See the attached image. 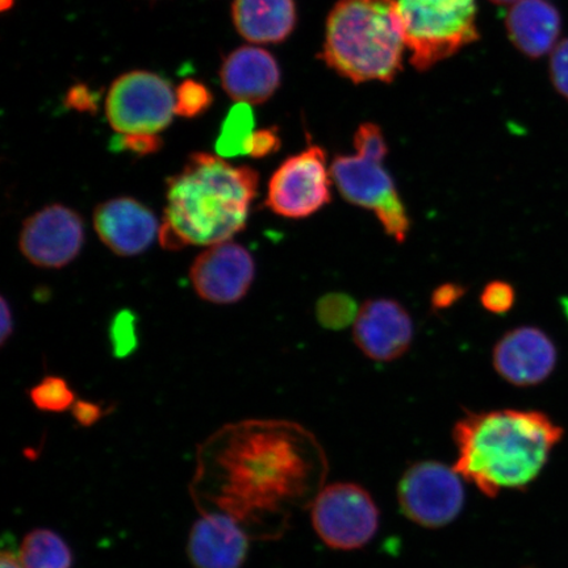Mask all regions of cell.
I'll use <instances>...</instances> for the list:
<instances>
[{"label": "cell", "instance_id": "6da1fadb", "mask_svg": "<svg viewBox=\"0 0 568 568\" xmlns=\"http://www.w3.org/2000/svg\"><path fill=\"white\" fill-rule=\"evenodd\" d=\"M326 458L302 425L284 420L226 424L197 447L190 483L199 514H223L251 539H275L297 509L324 488Z\"/></svg>", "mask_w": 568, "mask_h": 568}, {"label": "cell", "instance_id": "7a4b0ae2", "mask_svg": "<svg viewBox=\"0 0 568 568\" xmlns=\"http://www.w3.org/2000/svg\"><path fill=\"white\" fill-rule=\"evenodd\" d=\"M260 175L251 166H233L220 155L193 153L166 182L159 241L166 251L212 246L245 230L258 195Z\"/></svg>", "mask_w": 568, "mask_h": 568}, {"label": "cell", "instance_id": "3957f363", "mask_svg": "<svg viewBox=\"0 0 568 568\" xmlns=\"http://www.w3.org/2000/svg\"><path fill=\"white\" fill-rule=\"evenodd\" d=\"M564 430L537 410L470 414L454 426L457 473L483 495L527 488L544 470Z\"/></svg>", "mask_w": 568, "mask_h": 568}, {"label": "cell", "instance_id": "277c9868", "mask_svg": "<svg viewBox=\"0 0 568 568\" xmlns=\"http://www.w3.org/2000/svg\"><path fill=\"white\" fill-rule=\"evenodd\" d=\"M406 48L397 0H338L326 20L323 59L354 83L393 82Z\"/></svg>", "mask_w": 568, "mask_h": 568}, {"label": "cell", "instance_id": "5b68a950", "mask_svg": "<svg viewBox=\"0 0 568 568\" xmlns=\"http://www.w3.org/2000/svg\"><path fill=\"white\" fill-rule=\"evenodd\" d=\"M410 63L425 71L479 39L477 0H397Z\"/></svg>", "mask_w": 568, "mask_h": 568}, {"label": "cell", "instance_id": "8992f818", "mask_svg": "<svg viewBox=\"0 0 568 568\" xmlns=\"http://www.w3.org/2000/svg\"><path fill=\"white\" fill-rule=\"evenodd\" d=\"M331 174L346 202L373 211L396 243L406 241L410 230L408 212L382 159L362 153L337 155Z\"/></svg>", "mask_w": 568, "mask_h": 568}, {"label": "cell", "instance_id": "52a82bcc", "mask_svg": "<svg viewBox=\"0 0 568 568\" xmlns=\"http://www.w3.org/2000/svg\"><path fill=\"white\" fill-rule=\"evenodd\" d=\"M312 525L335 550H355L372 541L379 528V510L371 494L353 483L324 487L311 506Z\"/></svg>", "mask_w": 568, "mask_h": 568}, {"label": "cell", "instance_id": "ba28073f", "mask_svg": "<svg viewBox=\"0 0 568 568\" xmlns=\"http://www.w3.org/2000/svg\"><path fill=\"white\" fill-rule=\"evenodd\" d=\"M105 113L119 134H158L175 115L172 84L149 71H131L112 83Z\"/></svg>", "mask_w": 568, "mask_h": 568}, {"label": "cell", "instance_id": "9c48e42d", "mask_svg": "<svg viewBox=\"0 0 568 568\" xmlns=\"http://www.w3.org/2000/svg\"><path fill=\"white\" fill-rule=\"evenodd\" d=\"M456 468L439 462H420L399 483L402 513L424 528H443L462 513L465 487Z\"/></svg>", "mask_w": 568, "mask_h": 568}, {"label": "cell", "instance_id": "30bf717a", "mask_svg": "<svg viewBox=\"0 0 568 568\" xmlns=\"http://www.w3.org/2000/svg\"><path fill=\"white\" fill-rule=\"evenodd\" d=\"M332 174L320 146L291 155L268 182L266 207L282 217L305 219L332 201Z\"/></svg>", "mask_w": 568, "mask_h": 568}, {"label": "cell", "instance_id": "8fae6325", "mask_svg": "<svg viewBox=\"0 0 568 568\" xmlns=\"http://www.w3.org/2000/svg\"><path fill=\"white\" fill-rule=\"evenodd\" d=\"M84 244L83 220L67 205L52 204L33 213L21 229L19 247L31 264L61 268L81 253Z\"/></svg>", "mask_w": 568, "mask_h": 568}, {"label": "cell", "instance_id": "7c38bea8", "mask_svg": "<svg viewBox=\"0 0 568 568\" xmlns=\"http://www.w3.org/2000/svg\"><path fill=\"white\" fill-rule=\"evenodd\" d=\"M254 276L252 254L233 241L209 246L190 268L196 294L213 304H233L243 300Z\"/></svg>", "mask_w": 568, "mask_h": 568}, {"label": "cell", "instance_id": "4fadbf2b", "mask_svg": "<svg viewBox=\"0 0 568 568\" xmlns=\"http://www.w3.org/2000/svg\"><path fill=\"white\" fill-rule=\"evenodd\" d=\"M493 358L495 371L504 381L517 387H531L556 371L558 352L544 331L521 326L497 341Z\"/></svg>", "mask_w": 568, "mask_h": 568}, {"label": "cell", "instance_id": "5bb4252c", "mask_svg": "<svg viewBox=\"0 0 568 568\" xmlns=\"http://www.w3.org/2000/svg\"><path fill=\"white\" fill-rule=\"evenodd\" d=\"M414 323L406 308L393 300H373L359 308L353 337L366 357L389 362L400 358L414 339Z\"/></svg>", "mask_w": 568, "mask_h": 568}, {"label": "cell", "instance_id": "9a60e30c", "mask_svg": "<svg viewBox=\"0 0 568 568\" xmlns=\"http://www.w3.org/2000/svg\"><path fill=\"white\" fill-rule=\"evenodd\" d=\"M94 229L111 252L133 257L152 246L161 225L145 204L132 197H116L98 205Z\"/></svg>", "mask_w": 568, "mask_h": 568}, {"label": "cell", "instance_id": "2e32d148", "mask_svg": "<svg viewBox=\"0 0 568 568\" xmlns=\"http://www.w3.org/2000/svg\"><path fill=\"white\" fill-rule=\"evenodd\" d=\"M190 530L187 552L194 568H241L248 552L246 531L223 514H203Z\"/></svg>", "mask_w": 568, "mask_h": 568}, {"label": "cell", "instance_id": "e0dca14e", "mask_svg": "<svg viewBox=\"0 0 568 568\" xmlns=\"http://www.w3.org/2000/svg\"><path fill=\"white\" fill-rule=\"evenodd\" d=\"M223 88L233 101L260 104L278 90V62L265 49L243 47L233 51L220 70Z\"/></svg>", "mask_w": 568, "mask_h": 568}, {"label": "cell", "instance_id": "ac0fdd59", "mask_svg": "<svg viewBox=\"0 0 568 568\" xmlns=\"http://www.w3.org/2000/svg\"><path fill=\"white\" fill-rule=\"evenodd\" d=\"M510 41L529 59L551 53L562 31V18L549 0H518L506 19Z\"/></svg>", "mask_w": 568, "mask_h": 568}, {"label": "cell", "instance_id": "d6986e66", "mask_svg": "<svg viewBox=\"0 0 568 568\" xmlns=\"http://www.w3.org/2000/svg\"><path fill=\"white\" fill-rule=\"evenodd\" d=\"M234 27L243 38L257 44H278L294 32V0H234Z\"/></svg>", "mask_w": 568, "mask_h": 568}, {"label": "cell", "instance_id": "ffe728a7", "mask_svg": "<svg viewBox=\"0 0 568 568\" xmlns=\"http://www.w3.org/2000/svg\"><path fill=\"white\" fill-rule=\"evenodd\" d=\"M19 557L24 568H73L74 556L69 544L51 529L27 532Z\"/></svg>", "mask_w": 568, "mask_h": 568}, {"label": "cell", "instance_id": "44dd1931", "mask_svg": "<svg viewBox=\"0 0 568 568\" xmlns=\"http://www.w3.org/2000/svg\"><path fill=\"white\" fill-rule=\"evenodd\" d=\"M255 119L251 104L239 103L226 115L216 141L220 158L245 155V145L254 133Z\"/></svg>", "mask_w": 568, "mask_h": 568}, {"label": "cell", "instance_id": "7402d4cb", "mask_svg": "<svg viewBox=\"0 0 568 568\" xmlns=\"http://www.w3.org/2000/svg\"><path fill=\"white\" fill-rule=\"evenodd\" d=\"M33 406L42 412L61 414L73 408L77 399L74 390L69 383L60 376H45L39 385L30 389Z\"/></svg>", "mask_w": 568, "mask_h": 568}, {"label": "cell", "instance_id": "603a6c76", "mask_svg": "<svg viewBox=\"0 0 568 568\" xmlns=\"http://www.w3.org/2000/svg\"><path fill=\"white\" fill-rule=\"evenodd\" d=\"M358 304L354 297L343 293L324 295L316 304V317L326 329L341 331L355 323Z\"/></svg>", "mask_w": 568, "mask_h": 568}, {"label": "cell", "instance_id": "cb8c5ba5", "mask_svg": "<svg viewBox=\"0 0 568 568\" xmlns=\"http://www.w3.org/2000/svg\"><path fill=\"white\" fill-rule=\"evenodd\" d=\"M213 97L203 83L186 80L180 84L175 94V115L193 119L201 116L212 105Z\"/></svg>", "mask_w": 568, "mask_h": 568}, {"label": "cell", "instance_id": "d4e9b609", "mask_svg": "<svg viewBox=\"0 0 568 568\" xmlns=\"http://www.w3.org/2000/svg\"><path fill=\"white\" fill-rule=\"evenodd\" d=\"M138 318L131 311H122L113 317L110 328V339L113 354L118 358L128 357L139 344Z\"/></svg>", "mask_w": 568, "mask_h": 568}, {"label": "cell", "instance_id": "484cf974", "mask_svg": "<svg viewBox=\"0 0 568 568\" xmlns=\"http://www.w3.org/2000/svg\"><path fill=\"white\" fill-rule=\"evenodd\" d=\"M516 291L513 284L503 281L488 283L480 294L483 308L491 314L504 315L514 308Z\"/></svg>", "mask_w": 568, "mask_h": 568}, {"label": "cell", "instance_id": "4316f807", "mask_svg": "<svg viewBox=\"0 0 568 568\" xmlns=\"http://www.w3.org/2000/svg\"><path fill=\"white\" fill-rule=\"evenodd\" d=\"M163 141L158 134H119L111 141V149L115 152H132L134 154L148 155L158 153Z\"/></svg>", "mask_w": 568, "mask_h": 568}, {"label": "cell", "instance_id": "83f0119b", "mask_svg": "<svg viewBox=\"0 0 568 568\" xmlns=\"http://www.w3.org/2000/svg\"><path fill=\"white\" fill-rule=\"evenodd\" d=\"M282 141L275 126L254 131L245 145V155L253 159H265L267 155L280 151Z\"/></svg>", "mask_w": 568, "mask_h": 568}, {"label": "cell", "instance_id": "f1b7e54d", "mask_svg": "<svg viewBox=\"0 0 568 568\" xmlns=\"http://www.w3.org/2000/svg\"><path fill=\"white\" fill-rule=\"evenodd\" d=\"M550 80L558 94L568 101V39L558 42L551 52Z\"/></svg>", "mask_w": 568, "mask_h": 568}, {"label": "cell", "instance_id": "f546056e", "mask_svg": "<svg viewBox=\"0 0 568 568\" xmlns=\"http://www.w3.org/2000/svg\"><path fill=\"white\" fill-rule=\"evenodd\" d=\"M71 415L83 428H90V426L102 420L105 416V409L98 403L77 400L73 408H71Z\"/></svg>", "mask_w": 568, "mask_h": 568}, {"label": "cell", "instance_id": "4dcf8cb0", "mask_svg": "<svg viewBox=\"0 0 568 568\" xmlns=\"http://www.w3.org/2000/svg\"><path fill=\"white\" fill-rule=\"evenodd\" d=\"M466 290L458 283H445L433 291L432 307L435 310H447L464 297Z\"/></svg>", "mask_w": 568, "mask_h": 568}, {"label": "cell", "instance_id": "1f68e13d", "mask_svg": "<svg viewBox=\"0 0 568 568\" xmlns=\"http://www.w3.org/2000/svg\"><path fill=\"white\" fill-rule=\"evenodd\" d=\"M67 103L75 110L89 111L95 109L97 99L87 87H74L68 92Z\"/></svg>", "mask_w": 568, "mask_h": 568}, {"label": "cell", "instance_id": "d6a6232c", "mask_svg": "<svg viewBox=\"0 0 568 568\" xmlns=\"http://www.w3.org/2000/svg\"><path fill=\"white\" fill-rule=\"evenodd\" d=\"M2 329H0V343L2 346L6 345L7 339L12 336L13 331V317L9 303L2 297Z\"/></svg>", "mask_w": 568, "mask_h": 568}, {"label": "cell", "instance_id": "836d02e7", "mask_svg": "<svg viewBox=\"0 0 568 568\" xmlns=\"http://www.w3.org/2000/svg\"><path fill=\"white\" fill-rule=\"evenodd\" d=\"M0 568H24L19 554H17L12 546H6L2 554H0Z\"/></svg>", "mask_w": 568, "mask_h": 568}, {"label": "cell", "instance_id": "e575fe53", "mask_svg": "<svg viewBox=\"0 0 568 568\" xmlns=\"http://www.w3.org/2000/svg\"><path fill=\"white\" fill-rule=\"evenodd\" d=\"M489 2L499 4V6H504V4H514V3L518 2V0H489Z\"/></svg>", "mask_w": 568, "mask_h": 568}, {"label": "cell", "instance_id": "d590c367", "mask_svg": "<svg viewBox=\"0 0 568 568\" xmlns=\"http://www.w3.org/2000/svg\"><path fill=\"white\" fill-rule=\"evenodd\" d=\"M16 0H2V11L10 10Z\"/></svg>", "mask_w": 568, "mask_h": 568}]
</instances>
